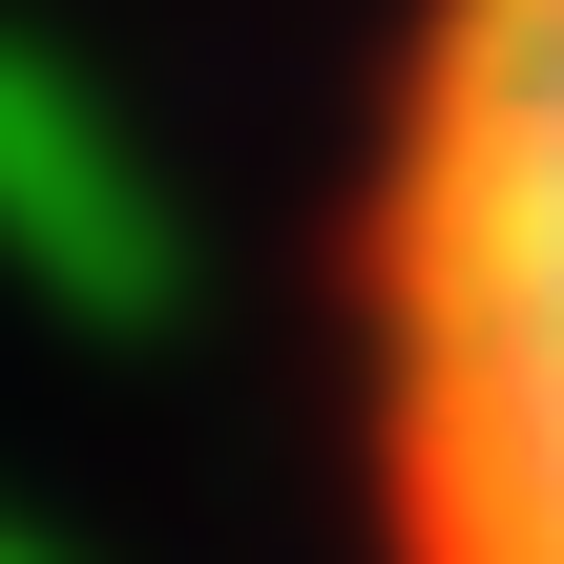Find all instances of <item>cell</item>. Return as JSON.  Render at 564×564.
<instances>
[{
	"label": "cell",
	"mask_w": 564,
	"mask_h": 564,
	"mask_svg": "<svg viewBox=\"0 0 564 564\" xmlns=\"http://www.w3.org/2000/svg\"><path fill=\"white\" fill-rule=\"evenodd\" d=\"M377 564H564V0H419L356 167Z\"/></svg>",
	"instance_id": "6da1fadb"
}]
</instances>
